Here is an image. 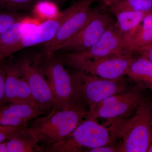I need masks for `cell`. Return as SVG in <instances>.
Listing matches in <instances>:
<instances>
[{
  "instance_id": "cell-1",
  "label": "cell",
  "mask_w": 152,
  "mask_h": 152,
  "mask_svg": "<svg viewBox=\"0 0 152 152\" xmlns=\"http://www.w3.org/2000/svg\"><path fill=\"white\" fill-rule=\"evenodd\" d=\"M88 114L84 106L69 109L55 106L47 115L34 119L31 126L25 130L37 143L48 148L66 137L86 118Z\"/></svg>"
},
{
  "instance_id": "cell-2",
  "label": "cell",
  "mask_w": 152,
  "mask_h": 152,
  "mask_svg": "<svg viewBox=\"0 0 152 152\" xmlns=\"http://www.w3.org/2000/svg\"><path fill=\"white\" fill-rule=\"evenodd\" d=\"M111 125L114 139L122 140L118 152H147L152 136V106L145 101L133 117Z\"/></svg>"
},
{
  "instance_id": "cell-3",
  "label": "cell",
  "mask_w": 152,
  "mask_h": 152,
  "mask_svg": "<svg viewBox=\"0 0 152 152\" xmlns=\"http://www.w3.org/2000/svg\"><path fill=\"white\" fill-rule=\"evenodd\" d=\"M70 75L76 102L80 105L88 106V113L108 97L126 91L123 78H102L80 70Z\"/></svg>"
},
{
  "instance_id": "cell-4",
  "label": "cell",
  "mask_w": 152,
  "mask_h": 152,
  "mask_svg": "<svg viewBox=\"0 0 152 152\" xmlns=\"http://www.w3.org/2000/svg\"><path fill=\"white\" fill-rule=\"evenodd\" d=\"M110 128L99 124L96 120L85 119L72 133L58 142L47 148L48 152H87L113 142Z\"/></svg>"
},
{
  "instance_id": "cell-5",
  "label": "cell",
  "mask_w": 152,
  "mask_h": 152,
  "mask_svg": "<svg viewBox=\"0 0 152 152\" xmlns=\"http://www.w3.org/2000/svg\"><path fill=\"white\" fill-rule=\"evenodd\" d=\"M43 54L24 56L14 63L26 80L36 104L45 113L57 103L43 71Z\"/></svg>"
},
{
  "instance_id": "cell-6",
  "label": "cell",
  "mask_w": 152,
  "mask_h": 152,
  "mask_svg": "<svg viewBox=\"0 0 152 152\" xmlns=\"http://www.w3.org/2000/svg\"><path fill=\"white\" fill-rule=\"evenodd\" d=\"M42 67L58 107L69 109L80 106L76 102L70 75L64 67L61 57L55 54L50 57L43 55Z\"/></svg>"
},
{
  "instance_id": "cell-7",
  "label": "cell",
  "mask_w": 152,
  "mask_h": 152,
  "mask_svg": "<svg viewBox=\"0 0 152 152\" xmlns=\"http://www.w3.org/2000/svg\"><path fill=\"white\" fill-rule=\"evenodd\" d=\"M128 51L122 36L115 23H113L92 46L80 53L65 52L61 57L63 63L76 68L88 60L102 58L123 53Z\"/></svg>"
},
{
  "instance_id": "cell-8",
  "label": "cell",
  "mask_w": 152,
  "mask_h": 152,
  "mask_svg": "<svg viewBox=\"0 0 152 152\" xmlns=\"http://www.w3.org/2000/svg\"><path fill=\"white\" fill-rule=\"evenodd\" d=\"M140 93L131 91L108 97L98 105L86 119L96 120L106 119L108 124L121 121L126 118L145 102Z\"/></svg>"
},
{
  "instance_id": "cell-9",
  "label": "cell",
  "mask_w": 152,
  "mask_h": 152,
  "mask_svg": "<svg viewBox=\"0 0 152 152\" xmlns=\"http://www.w3.org/2000/svg\"><path fill=\"white\" fill-rule=\"evenodd\" d=\"M94 0H83L81 4L61 25L51 40L43 44V55L50 57L83 28L98 10L91 8Z\"/></svg>"
},
{
  "instance_id": "cell-10",
  "label": "cell",
  "mask_w": 152,
  "mask_h": 152,
  "mask_svg": "<svg viewBox=\"0 0 152 152\" xmlns=\"http://www.w3.org/2000/svg\"><path fill=\"white\" fill-rule=\"evenodd\" d=\"M113 23V19L108 14L97 11L83 28L64 44L59 51L69 53L84 51L94 45Z\"/></svg>"
},
{
  "instance_id": "cell-11",
  "label": "cell",
  "mask_w": 152,
  "mask_h": 152,
  "mask_svg": "<svg viewBox=\"0 0 152 152\" xmlns=\"http://www.w3.org/2000/svg\"><path fill=\"white\" fill-rule=\"evenodd\" d=\"M83 0L75 2L53 18L49 19L26 33L13 50V55L26 48L48 42L56 35L61 25L81 4Z\"/></svg>"
},
{
  "instance_id": "cell-12",
  "label": "cell",
  "mask_w": 152,
  "mask_h": 152,
  "mask_svg": "<svg viewBox=\"0 0 152 152\" xmlns=\"http://www.w3.org/2000/svg\"><path fill=\"white\" fill-rule=\"evenodd\" d=\"M132 54L126 52L102 58L87 60L79 64L76 69L102 78H123L132 61Z\"/></svg>"
},
{
  "instance_id": "cell-13",
  "label": "cell",
  "mask_w": 152,
  "mask_h": 152,
  "mask_svg": "<svg viewBox=\"0 0 152 152\" xmlns=\"http://www.w3.org/2000/svg\"><path fill=\"white\" fill-rule=\"evenodd\" d=\"M6 66L5 103L26 104L39 108L34 100L26 80L15 63L6 65Z\"/></svg>"
},
{
  "instance_id": "cell-14",
  "label": "cell",
  "mask_w": 152,
  "mask_h": 152,
  "mask_svg": "<svg viewBox=\"0 0 152 152\" xmlns=\"http://www.w3.org/2000/svg\"><path fill=\"white\" fill-rule=\"evenodd\" d=\"M43 114L38 107L31 105L3 104L0 105V125L27 127L28 121Z\"/></svg>"
},
{
  "instance_id": "cell-15",
  "label": "cell",
  "mask_w": 152,
  "mask_h": 152,
  "mask_svg": "<svg viewBox=\"0 0 152 152\" xmlns=\"http://www.w3.org/2000/svg\"><path fill=\"white\" fill-rule=\"evenodd\" d=\"M149 12L124 11L114 14L116 19V24L122 36L125 47L129 51L131 52V45L139 26Z\"/></svg>"
},
{
  "instance_id": "cell-16",
  "label": "cell",
  "mask_w": 152,
  "mask_h": 152,
  "mask_svg": "<svg viewBox=\"0 0 152 152\" xmlns=\"http://www.w3.org/2000/svg\"><path fill=\"white\" fill-rule=\"evenodd\" d=\"M34 27L24 20L18 22L0 34V65L13 55V50L25 34Z\"/></svg>"
},
{
  "instance_id": "cell-17",
  "label": "cell",
  "mask_w": 152,
  "mask_h": 152,
  "mask_svg": "<svg viewBox=\"0 0 152 152\" xmlns=\"http://www.w3.org/2000/svg\"><path fill=\"white\" fill-rule=\"evenodd\" d=\"M126 75L140 85L152 88V63L145 57L133 58Z\"/></svg>"
},
{
  "instance_id": "cell-18",
  "label": "cell",
  "mask_w": 152,
  "mask_h": 152,
  "mask_svg": "<svg viewBox=\"0 0 152 152\" xmlns=\"http://www.w3.org/2000/svg\"><path fill=\"white\" fill-rule=\"evenodd\" d=\"M7 152H33L43 151L25 128L5 140Z\"/></svg>"
},
{
  "instance_id": "cell-19",
  "label": "cell",
  "mask_w": 152,
  "mask_h": 152,
  "mask_svg": "<svg viewBox=\"0 0 152 152\" xmlns=\"http://www.w3.org/2000/svg\"><path fill=\"white\" fill-rule=\"evenodd\" d=\"M152 44V11L147 14L136 32L130 51L134 53L142 47Z\"/></svg>"
},
{
  "instance_id": "cell-20",
  "label": "cell",
  "mask_w": 152,
  "mask_h": 152,
  "mask_svg": "<svg viewBox=\"0 0 152 152\" xmlns=\"http://www.w3.org/2000/svg\"><path fill=\"white\" fill-rule=\"evenodd\" d=\"M109 7L114 14L124 11L149 12L152 11V0H121Z\"/></svg>"
},
{
  "instance_id": "cell-21",
  "label": "cell",
  "mask_w": 152,
  "mask_h": 152,
  "mask_svg": "<svg viewBox=\"0 0 152 152\" xmlns=\"http://www.w3.org/2000/svg\"><path fill=\"white\" fill-rule=\"evenodd\" d=\"M26 17L19 12L3 11L0 12V34L18 22L24 20Z\"/></svg>"
},
{
  "instance_id": "cell-22",
  "label": "cell",
  "mask_w": 152,
  "mask_h": 152,
  "mask_svg": "<svg viewBox=\"0 0 152 152\" xmlns=\"http://www.w3.org/2000/svg\"><path fill=\"white\" fill-rule=\"evenodd\" d=\"M37 0H0V9L4 11L20 12L31 7Z\"/></svg>"
},
{
  "instance_id": "cell-23",
  "label": "cell",
  "mask_w": 152,
  "mask_h": 152,
  "mask_svg": "<svg viewBox=\"0 0 152 152\" xmlns=\"http://www.w3.org/2000/svg\"><path fill=\"white\" fill-rule=\"evenodd\" d=\"M26 128L23 126H10L0 125V142L6 140L18 131Z\"/></svg>"
},
{
  "instance_id": "cell-24",
  "label": "cell",
  "mask_w": 152,
  "mask_h": 152,
  "mask_svg": "<svg viewBox=\"0 0 152 152\" xmlns=\"http://www.w3.org/2000/svg\"><path fill=\"white\" fill-rule=\"evenodd\" d=\"M6 75V65H0V105L5 104L4 102V88Z\"/></svg>"
},
{
  "instance_id": "cell-25",
  "label": "cell",
  "mask_w": 152,
  "mask_h": 152,
  "mask_svg": "<svg viewBox=\"0 0 152 152\" xmlns=\"http://www.w3.org/2000/svg\"><path fill=\"white\" fill-rule=\"evenodd\" d=\"M114 142L108 144V145H104L102 146L98 147V148H95L88 150L87 152H118L119 147V145H115L113 144Z\"/></svg>"
},
{
  "instance_id": "cell-26",
  "label": "cell",
  "mask_w": 152,
  "mask_h": 152,
  "mask_svg": "<svg viewBox=\"0 0 152 152\" xmlns=\"http://www.w3.org/2000/svg\"><path fill=\"white\" fill-rule=\"evenodd\" d=\"M134 53L138 54L141 56L145 57L152 63V44L140 48Z\"/></svg>"
},
{
  "instance_id": "cell-27",
  "label": "cell",
  "mask_w": 152,
  "mask_h": 152,
  "mask_svg": "<svg viewBox=\"0 0 152 152\" xmlns=\"http://www.w3.org/2000/svg\"><path fill=\"white\" fill-rule=\"evenodd\" d=\"M99 1L103 3L106 5L109 6L112 4H113L116 2L121 1V0H99Z\"/></svg>"
},
{
  "instance_id": "cell-28",
  "label": "cell",
  "mask_w": 152,
  "mask_h": 152,
  "mask_svg": "<svg viewBox=\"0 0 152 152\" xmlns=\"http://www.w3.org/2000/svg\"><path fill=\"white\" fill-rule=\"evenodd\" d=\"M0 152H7L5 141L0 142Z\"/></svg>"
},
{
  "instance_id": "cell-29",
  "label": "cell",
  "mask_w": 152,
  "mask_h": 152,
  "mask_svg": "<svg viewBox=\"0 0 152 152\" xmlns=\"http://www.w3.org/2000/svg\"><path fill=\"white\" fill-rule=\"evenodd\" d=\"M147 152H152V136L151 139V142L148 148Z\"/></svg>"
},
{
  "instance_id": "cell-30",
  "label": "cell",
  "mask_w": 152,
  "mask_h": 152,
  "mask_svg": "<svg viewBox=\"0 0 152 152\" xmlns=\"http://www.w3.org/2000/svg\"><path fill=\"white\" fill-rule=\"evenodd\" d=\"M53 1H62L64 0H53Z\"/></svg>"
}]
</instances>
